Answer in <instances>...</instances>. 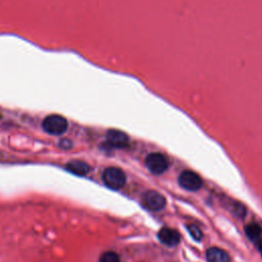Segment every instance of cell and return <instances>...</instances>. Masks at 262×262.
<instances>
[{
	"mask_svg": "<svg viewBox=\"0 0 262 262\" xmlns=\"http://www.w3.org/2000/svg\"><path fill=\"white\" fill-rule=\"evenodd\" d=\"M102 180L107 187L112 189H120L126 183V174L120 168L108 167L102 172Z\"/></svg>",
	"mask_w": 262,
	"mask_h": 262,
	"instance_id": "cell-1",
	"label": "cell"
},
{
	"mask_svg": "<svg viewBox=\"0 0 262 262\" xmlns=\"http://www.w3.org/2000/svg\"><path fill=\"white\" fill-rule=\"evenodd\" d=\"M42 127L49 134L60 135L67 131L68 121L62 116L50 115L43 120Z\"/></svg>",
	"mask_w": 262,
	"mask_h": 262,
	"instance_id": "cell-2",
	"label": "cell"
},
{
	"mask_svg": "<svg viewBox=\"0 0 262 262\" xmlns=\"http://www.w3.org/2000/svg\"><path fill=\"white\" fill-rule=\"evenodd\" d=\"M146 168L156 175L164 173L168 168V161L162 154L152 152L145 158Z\"/></svg>",
	"mask_w": 262,
	"mask_h": 262,
	"instance_id": "cell-3",
	"label": "cell"
},
{
	"mask_svg": "<svg viewBox=\"0 0 262 262\" xmlns=\"http://www.w3.org/2000/svg\"><path fill=\"white\" fill-rule=\"evenodd\" d=\"M178 183L179 185L189 191H195L201 188L202 186V179L200 176L189 170L183 171L179 177H178Z\"/></svg>",
	"mask_w": 262,
	"mask_h": 262,
	"instance_id": "cell-4",
	"label": "cell"
},
{
	"mask_svg": "<svg viewBox=\"0 0 262 262\" xmlns=\"http://www.w3.org/2000/svg\"><path fill=\"white\" fill-rule=\"evenodd\" d=\"M143 205L151 211H160L164 209L166 206V199L165 196L156 191V190H147L144 192L142 198Z\"/></svg>",
	"mask_w": 262,
	"mask_h": 262,
	"instance_id": "cell-5",
	"label": "cell"
},
{
	"mask_svg": "<svg viewBox=\"0 0 262 262\" xmlns=\"http://www.w3.org/2000/svg\"><path fill=\"white\" fill-rule=\"evenodd\" d=\"M106 141L107 143L116 148H123L128 145V135L120 130H108L106 132Z\"/></svg>",
	"mask_w": 262,
	"mask_h": 262,
	"instance_id": "cell-6",
	"label": "cell"
},
{
	"mask_svg": "<svg viewBox=\"0 0 262 262\" xmlns=\"http://www.w3.org/2000/svg\"><path fill=\"white\" fill-rule=\"evenodd\" d=\"M158 238L160 239V242L162 244H164L168 247H175L180 242L179 233L176 230H174L172 228H168V227H163L159 231Z\"/></svg>",
	"mask_w": 262,
	"mask_h": 262,
	"instance_id": "cell-7",
	"label": "cell"
},
{
	"mask_svg": "<svg viewBox=\"0 0 262 262\" xmlns=\"http://www.w3.org/2000/svg\"><path fill=\"white\" fill-rule=\"evenodd\" d=\"M66 169L75 174V175H79V176H85L89 173L90 171V166L83 161H79V160H74L69 162L66 165Z\"/></svg>",
	"mask_w": 262,
	"mask_h": 262,
	"instance_id": "cell-8",
	"label": "cell"
},
{
	"mask_svg": "<svg viewBox=\"0 0 262 262\" xmlns=\"http://www.w3.org/2000/svg\"><path fill=\"white\" fill-rule=\"evenodd\" d=\"M207 262H230L228 254L220 248L212 247L206 253Z\"/></svg>",
	"mask_w": 262,
	"mask_h": 262,
	"instance_id": "cell-9",
	"label": "cell"
},
{
	"mask_svg": "<svg viewBox=\"0 0 262 262\" xmlns=\"http://www.w3.org/2000/svg\"><path fill=\"white\" fill-rule=\"evenodd\" d=\"M245 232H246L247 236H248L251 241H254V242H255V241H257V239L260 237V235H261V233H262V228H261V226H260L259 224H257V223H251V224H249V225L246 226Z\"/></svg>",
	"mask_w": 262,
	"mask_h": 262,
	"instance_id": "cell-10",
	"label": "cell"
},
{
	"mask_svg": "<svg viewBox=\"0 0 262 262\" xmlns=\"http://www.w3.org/2000/svg\"><path fill=\"white\" fill-rule=\"evenodd\" d=\"M99 262H120V258L117 253L113 251H107L100 256Z\"/></svg>",
	"mask_w": 262,
	"mask_h": 262,
	"instance_id": "cell-11",
	"label": "cell"
},
{
	"mask_svg": "<svg viewBox=\"0 0 262 262\" xmlns=\"http://www.w3.org/2000/svg\"><path fill=\"white\" fill-rule=\"evenodd\" d=\"M187 230L193 239H195L196 242L202 241L203 233H202V230L196 225H188Z\"/></svg>",
	"mask_w": 262,
	"mask_h": 262,
	"instance_id": "cell-12",
	"label": "cell"
},
{
	"mask_svg": "<svg viewBox=\"0 0 262 262\" xmlns=\"http://www.w3.org/2000/svg\"><path fill=\"white\" fill-rule=\"evenodd\" d=\"M69 142H71V141L68 140V139H62V140L59 141V145H60L62 148H70L71 145H68V144H67V143H69Z\"/></svg>",
	"mask_w": 262,
	"mask_h": 262,
	"instance_id": "cell-13",
	"label": "cell"
},
{
	"mask_svg": "<svg viewBox=\"0 0 262 262\" xmlns=\"http://www.w3.org/2000/svg\"><path fill=\"white\" fill-rule=\"evenodd\" d=\"M258 249H259V252H260V254L262 255V238L259 241V243H258Z\"/></svg>",
	"mask_w": 262,
	"mask_h": 262,
	"instance_id": "cell-14",
	"label": "cell"
}]
</instances>
